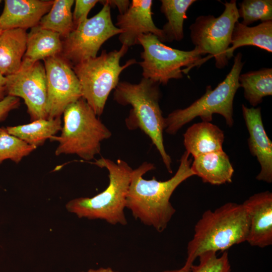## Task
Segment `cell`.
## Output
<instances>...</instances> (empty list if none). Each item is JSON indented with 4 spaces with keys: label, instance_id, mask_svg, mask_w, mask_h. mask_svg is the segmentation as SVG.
Returning <instances> with one entry per match:
<instances>
[{
    "label": "cell",
    "instance_id": "11",
    "mask_svg": "<svg viewBox=\"0 0 272 272\" xmlns=\"http://www.w3.org/2000/svg\"><path fill=\"white\" fill-rule=\"evenodd\" d=\"M7 95L22 98L31 121L47 119L45 69L40 61L23 60L20 69L6 77Z\"/></svg>",
    "mask_w": 272,
    "mask_h": 272
},
{
    "label": "cell",
    "instance_id": "13",
    "mask_svg": "<svg viewBox=\"0 0 272 272\" xmlns=\"http://www.w3.org/2000/svg\"><path fill=\"white\" fill-rule=\"evenodd\" d=\"M152 0H132L127 11L117 17L116 27L122 31L118 39L122 45L128 48L139 44L138 39L143 34L156 35L165 42L162 29L155 24L153 18Z\"/></svg>",
    "mask_w": 272,
    "mask_h": 272
},
{
    "label": "cell",
    "instance_id": "21",
    "mask_svg": "<svg viewBox=\"0 0 272 272\" xmlns=\"http://www.w3.org/2000/svg\"><path fill=\"white\" fill-rule=\"evenodd\" d=\"M231 45L226 52L228 60L234 56V50L241 46H254L271 52L272 21L262 22L254 27L236 22L232 34Z\"/></svg>",
    "mask_w": 272,
    "mask_h": 272
},
{
    "label": "cell",
    "instance_id": "30",
    "mask_svg": "<svg viewBox=\"0 0 272 272\" xmlns=\"http://www.w3.org/2000/svg\"><path fill=\"white\" fill-rule=\"evenodd\" d=\"M20 105V98L16 97L7 96L0 101V122L5 120L10 112L18 108Z\"/></svg>",
    "mask_w": 272,
    "mask_h": 272
},
{
    "label": "cell",
    "instance_id": "8",
    "mask_svg": "<svg viewBox=\"0 0 272 272\" xmlns=\"http://www.w3.org/2000/svg\"><path fill=\"white\" fill-rule=\"evenodd\" d=\"M143 51L141 53L143 60L139 63L142 68L144 78L160 85H166L171 79H180L192 68L201 65L206 59L197 47L184 51L170 47L155 35H142L138 39Z\"/></svg>",
    "mask_w": 272,
    "mask_h": 272
},
{
    "label": "cell",
    "instance_id": "27",
    "mask_svg": "<svg viewBox=\"0 0 272 272\" xmlns=\"http://www.w3.org/2000/svg\"><path fill=\"white\" fill-rule=\"evenodd\" d=\"M238 9L241 23L248 26L260 20L262 22L272 21L271 0H244L239 3Z\"/></svg>",
    "mask_w": 272,
    "mask_h": 272
},
{
    "label": "cell",
    "instance_id": "4",
    "mask_svg": "<svg viewBox=\"0 0 272 272\" xmlns=\"http://www.w3.org/2000/svg\"><path fill=\"white\" fill-rule=\"evenodd\" d=\"M93 163L107 170L108 186L91 198L81 197L70 200L66 205V209L80 218L101 219L112 225H126L124 211L133 169L121 159L115 162L102 157Z\"/></svg>",
    "mask_w": 272,
    "mask_h": 272
},
{
    "label": "cell",
    "instance_id": "22",
    "mask_svg": "<svg viewBox=\"0 0 272 272\" xmlns=\"http://www.w3.org/2000/svg\"><path fill=\"white\" fill-rule=\"evenodd\" d=\"M62 128L61 117L54 119H39L30 123L7 126V132L28 144L36 148L42 146L47 139L55 135Z\"/></svg>",
    "mask_w": 272,
    "mask_h": 272
},
{
    "label": "cell",
    "instance_id": "33",
    "mask_svg": "<svg viewBox=\"0 0 272 272\" xmlns=\"http://www.w3.org/2000/svg\"><path fill=\"white\" fill-rule=\"evenodd\" d=\"M190 267L184 264V265L179 269H172V270H166L162 272H189Z\"/></svg>",
    "mask_w": 272,
    "mask_h": 272
},
{
    "label": "cell",
    "instance_id": "9",
    "mask_svg": "<svg viewBox=\"0 0 272 272\" xmlns=\"http://www.w3.org/2000/svg\"><path fill=\"white\" fill-rule=\"evenodd\" d=\"M225 9L218 17L200 16L189 27L192 43L203 53L214 57L216 66L223 69L228 63L226 52L231 45V37L239 16L236 1L224 3Z\"/></svg>",
    "mask_w": 272,
    "mask_h": 272
},
{
    "label": "cell",
    "instance_id": "3",
    "mask_svg": "<svg viewBox=\"0 0 272 272\" xmlns=\"http://www.w3.org/2000/svg\"><path fill=\"white\" fill-rule=\"evenodd\" d=\"M159 85L144 78L137 84L119 82L114 89L113 99L119 104L131 106L125 120L127 128L140 129L149 137L167 171L172 173V160L164 145L165 117L159 105L161 95Z\"/></svg>",
    "mask_w": 272,
    "mask_h": 272
},
{
    "label": "cell",
    "instance_id": "28",
    "mask_svg": "<svg viewBox=\"0 0 272 272\" xmlns=\"http://www.w3.org/2000/svg\"><path fill=\"white\" fill-rule=\"evenodd\" d=\"M199 263L192 265L189 272H231V267L226 251L217 256V252H206L198 257Z\"/></svg>",
    "mask_w": 272,
    "mask_h": 272
},
{
    "label": "cell",
    "instance_id": "25",
    "mask_svg": "<svg viewBox=\"0 0 272 272\" xmlns=\"http://www.w3.org/2000/svg\"><path fill=\"white\" fill-rule=\"evenodd\" d=\"M74 0H54L49 11L38 25L59 34L65 39L74 30L72 7Z\"/></svg>",
    "mask_w": 272,
    "mask_h": 272
},
{
    "label": "cell",
    "instance_id": "10",
    "mask_svg": "<svg viewBox=\"0 0 272 272\" xmlns=\"http://www.w3.org/2000/svg\"><path fill=\"white\" fill-rule=\"evenodd\" d=\"M101 11L88 18L72 31L62 41L61 55L72 66L97 56L102 44L122 33L112 21L110 7L103 4Z\"/></svg>",
    "mask_w": 272,
    "mask_h": 272
},
{
    "label": "cell",
    "instance_id": "7",
    "mask_svg": "<svg viewBox=\"0 0 272 272\" xmlns=\"http://www.w3.org/2000/svg\"><path fill=\"white\" fill-rule=\"evenodd\" d=\"M128 47L122 45L119 50L101 54L72 66L80 82L83 97L99 117L103 113L108 97L117 86L119 76L126 68L137 63L130 59L122 65L120 60Z\"/></svg>",
    "mask_w": 272,
    "mask_h": 272
},
{
    "label": "cell",
    "instance_id": "32",
    "mask_svg": "<svg viewBox=\"0 0 272 272\" xmlns=\"http://www.w3.org/2000/svg\"><path fill=\"white\" fill-rule=\"evenodd\" d=\"M7 96V78L0 72V101Z\"/></svg>",
    "mask_w": 272,
    "mask_h": 272
},
{
    "label": "cell",
    "instance_id": "6",
    "mask_svg": "<svg viewBox=\"0 0 272 272\" xmlns=\"http://www.w3.org/2000/svg\"><path fill=\"white\" fill-rule=\"evenodd\" d=\"M240 52L234 56L230 72L214 90L211 86H208L200 98L187 107L175 110L164 118V131L169 134H175L196 117H199L202 121L210 122L213 114L223 116L226 124L232 127L234 124L233 101L240 87L239 77L244 64Z\"/></svg>",
    "mask_w": 272,
    "mask_h": 272
},
{
    "label": "cell",
    "instance_id": "24",
    "mask_svg": "<svg viewBox=\"0 0 272 272\" xmlns=\"http://www.w3.org/2000/svg\"><path fill=\"white\" fill-rule=\"evenodd\" d=\"M239 82L244 89L245 98L254 107L262 102L263 97L272 95V69L240 74Z\"/></svg>",
    "mask_w": 272,
    "mask_h": 272
},
{
    "label": "cell",
    "instance_id": "36",
    "mask_svg": "<svg viewBox=\"0 0 272 272\" xmlns=\"http://www.w3.org/2000/svg\"><path fill=\"white\" fill-rule=\"evenodd\" d=\"M2 1L0 0V3H1Z\"/></svg>",
    "mask_w": 272,
    "mask_h": 272
},
{
    "label": "cell",
    "instance_id": "31",
    "mask_svg": "<svg viewBox=\"0 0 272 272\" xmlns=\"http://www.w3.org/2000/svg\"><path fill=\"white\" fill-rule=\"evenodd\" d=\"M99 3L106 4L111 7H117L120 14L124 13L128 9L130 2L128 0H104L99 1Z\"/></svg>",
    "mask_w": 272,
    "mask_h": 272
},
{
    "label": "cell",
    "instance_id": "23",
    "mask_svg": "<svg viewBox=\"0 0 272 272\" xmlns=\"http://www.w3.org/2000/svg\"><path fill=\"white\" fill-rule=\"evenodd\" d=\"M161 12L167 22L161 29L165 42L179 41L184 37L183 22L187 18L186 12L195 0H161Z\"/></svg>",
    "mask_w": 272,
    "mask_h": 272
},
{
    "label": "cell",
    "instance_id": "1",
    "mask_svg": "<svg viewBox=\"0 0 272 272\" xmlns=\"http://www.w3.org/2000/svg\"><path fill=\"white\" fill-rule=\"evenodd\" d=\"M189 155L184 152L177 171L166 181H159L155 177L149 180L143 178L147 172L155 169L153 163L144 162L133 169L126 208L135 219L159 232L165 230L176 212L170 201L172 193L182 182L195 176L191 169L192 159Z\"/></svg>",
    "mask_w": 272,
    "mask_h": 272
},
{
    "label": "cell",
    "instance_id": "2",
    "mask_svg": "<svg viewBox=\"0 0 272 272\" xmlns=\"http://www.w3.org/2000/svg\"><path fill=\"white\" fill-rule=\"evenodd\" d=\"M248 231V217L243 204L227 202L214 211H205L194 226L184 264L191 267L206 252L225 251L246 242Z\"/></svg>",
    "mask_w": 272,
    "mask_h": 272
},
{
    "label": "cell",
    "instance_id": "12",
    "mask_svg": "<svg viewBox=\"0 0 272 272\" xmlns=\"http://www.w3.org/2000/svg\"><path fill=\"white\" fill-rule=\"evenodd\" d=\"M43 61L47 91V119L61 117L70 104L82 97L80 82L72 65L60 54Z\"/></svg>",
    "mask_w": 272,
    "mask_h": 272
},
{
    "label": "cell",
    "instance_id": "34",
    "mask_svg": "<svg viewBox=\"0 0 272 272\" xmlns=\"http://www.w3.org/2000/svg\"><path fill=\"white\" fill-rule=\"evenodd\" d=\"M84 272V271H82ZM87 272H118L114 270L110 267L103 268L101 267L97 269H89Z\"/></svg>",
    "mask_w": 272,
    "mask_h": 272
},
{
    "label": "cell",
    "instance_id": "17",
    "mask_svg": "<svg viewBox=\"0 0 272 272\" xmlns=\"http://www.w3.org/2000/svg\"><path fill=\"white\" fill-rule=\"evenodd\" d=\"M183 137L185 151L193 158L223 150L224 132L211 122L202 121L192 124Z\"/></svg>",
    "mask_w": 272,
    "mask_h": 272
},
{
    "label": "cell",
    "instance_id": "35",
    "mask_svg": "<svg viewBox=\"0 0 272 272\" xmlns=\"http://www.w3.org/2000/svg\"><path fill=\"white\" fill-rule=\"evenodd\" d=\"M2 31H3V30L2 29V28H1V27L0 26V36L1 35V33H2Z\"/></svg>",
    "mask_w": 272,
    "mask_h": 272
},
{
    "label": "cell",
    "instance_id": "18",
    "mask_svg": "<svg viewBox=\"0 0 272 272\" xmlns=\"http://www.w3.org/2000/svg\"><path fill=\"white\" fill-rule=\"evenodd\" d=\"M191 169L203 182L218 185L231 182L234 171L223 150L194 157Z\"/></svg>",
    "mask_w": 272,
    "mask_h": 272
},
{
    "label": "cell",
    "instance_id": "19",
    "mask_svg": "<svg viewBox=\"0 0 272 272\" xmlns=\"http://www.w3.org/2000/svg\"><path fill=\"white\" fill-rule=\"evenodd\" d=\"M27 34L22 29L3 30L0 36V72L4 76L20 69L26 51Z\"/></svg>",
    "mask_w": 272,
    "mask_h": 272
},
{
    "label": "cell",
    "instance_id": "29",
    "mask_svg": "<svg viewBox=\"0 0 272 272\" xmlns=\"http://www.w3.org/2000/svg\"><path fill=\"white\" fill-rule=\"evenodd\" d=\"M99 2L97 0H76L73 14L74 29L88 19L91 10Z\"/></svg>",
    "mask_w": 272,
    "mask_h": 272
},
{
    "label": "cell",
    "instance_id": "5",
    "mask_svg": "<svg viewBox=\"0 0 272 272\" xmlns=\"http://www.w3.org/2000/svg\"><path fill=\"white\" fill-rule=\"evenodd\" d=\"M60 131L59 135L49 139L58 143L55 155H76L85 161L93 160L100 154L102 142L112 135L83 97L64 110Z\"/></svg>",
    "mask_w": 272,
    "mask_h": 272
},
{
    "label": "cell",
    "instance_id": "15",
    "mask_svg": "<svg viewBox=\"0 0 272 272\" xmlns=\"http://www.w3.org/2000/svg\"><path fill=\"white\" fill-rule=\"evenodd\" d=\"M242 110L249 133V149L261 167L256 178L270 183L272 182V143L263 126L261 108H248L242 104Z\"/></svg>",
    "mask_w": 272,
    "mask_h": 272
},
{
    "label": "cell",
    "instance_id": "37",
    "mask_svg": "<svg viewBox=\"0 0 272 272\" xmlns=\"http://www.w3.org/2000/svg\"><path fill=\"white\" fill-rule=\"evenodd\" d=\"M137 272H141V271H137Z\"/></svg>",
    "mask_w": 272,
    "mask_h": 272
},
{
    "label": "cell",
    "instance_id": "14",
    "mask_svg": "<svg viewBox=\"0 0 272 272\" xmlns=\"http://www.w3.org/2000/svg\"><path fill=\"white\" fill-rule=\"evenodd\" d=\"M247 212L249 231L246 242L264 248L272 244V193L265 191L250 196L242 203Z\"/></svg>",
    "mask_w": 272,
    "mask_h": 272
},
{
    "label": "cell",
    "instance_id": "26",
    "mask_svg": "<svg viewBox=\"0 0 272 272\" xmlns=\"http://www.w3.org/2000/svg\"><path fill=\"white\" fill-rule=\"evenodd\" d=\"M36 148L10 134L6 127H0V165L7 159L18 164Z\"/></svg>",
    "mask_w": 272,
    "mask_h": 272
},
{
    "label": "cell",
    "instance_id": "16",
    "mask_svg": "<svg viewBox=\"0 0 272 272\" xmlns=\"http://www.w3.org/2000/svg\"><path fill=\"white\" fill-rule=\"evenodd\" d=\"M53 0H5L0 15L3 30L28 29L38 25L50 10Z\"/></svg>",
    "mask_w": 272,
    "mask_h": 272
},
{
    "label": "cell",
    "instance_id": "20",
    "mask_svg": "<svg viewBox=\"0 0 272 272\" xmlns=\"http://www.w3.org/2000/svg\"><path fill=\"white\" fill-rule=\"evenodd\" d=\"M60 35L37 25L27 34V48L23 60L35 62L61 54L63 43Z\"/></svg>",
    "mask_w": 272,
    "mask_h": 272
}]
</instances>
